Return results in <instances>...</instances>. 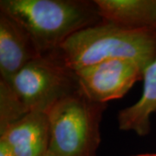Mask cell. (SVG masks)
<instances>
[{"label":"cell","instance_id":"obj_1","mask_svg":"<svg viewBox=\"0 0 156 156\" xmlns=\"http://www.w3.org/2000/svg\"><path fill=\"white\" fill-rule=\"evenodd\" d=\"M79 88L76 73L52 53L30 62L9 79H0V130L29 113L47 112Z\"/></svg>","mask_w":156,"mask_h":156},{"label":"cell","instance_id":"obj_2","mask_svg":"<svg viewBox=\"0 0 156 156\" xmlns=\"http://www.w3.org/2000/svg\"><path fill=\"white\" fill-rule=\"evenodd\" d=\"M51 53L74 72L113 59L147 68L156 56V28L132 30L101 21L73 34Z\"/></svg>","mask_w":156,"mask_h":156},{"label":"cell","instance_id":"obj_3","mask_svg":"<svg viewBox=\"0 0 156 156\" xmlns=\"http://www.w3.org/2000/svg\"><path fill=\"white\" fill-rule=\"evenodd\" d=\"M0 12L19 23L43 56L73 34L101 22L95 1L1 0Z\"/></svg>","mask_w":156,"mask_h":156},{"label":"cell","instance_id":"obj_4","mask_svg":"<svg viewBox=\"0 0 156 156\" xmlns=\"http://www.w3.org/2000/svg\"><path fill=\"white\" fill-rule=\"evenodd\" d=\"M107 104L89 99L80 88L47 110L50 128L49 151L55 156H96L100 124Z\"/></svg>","mask_w":156,"mask_h":156},{"label":"cell","instance_id":"obj_5","mask_svg":"<svg viewBox=\"0 0 156 156\" xmlns=\"http://www.w3.org/2000/svg\"><path fill=\"white\" fill-rule=\"evenodd\" d=\"M146 67L131 59H113L75 71L80 89L89 99L106 104L122 98L143 79Z\"/></svg>","mask_w":156,"mask_h":156},{"label":"cell","instance_id":"obj_6","mask_svg":"<svg viewBox=\"0 0 156 156\" xmlns=\"http://www.w3.org/2000/svg\"><path fill=\"white\" fill-rule=\"evenodd\" d=\"M5 141L16 156H45L50 141L47 112L34 111L0 130Z\"/></svg>","mask_w":156,"mask_h":156},{"label":"cell","instance_id":"obj_7","mask_svg":"<svg viewBox=\"0 0 156 156\" xmlns=\"http://www.w3.org/2000/svg\"><path fill=\"white\" fill-rule=\"evenodd\" d=\"M42 56L22 25L0 12V76L6 80Z\"/></svg>","mask_w":156,"mask_h":156},{"label":"cell","instance_id":"obj_8","mask_svg":"<svg viewBox=\"0 0 156 156\" xmlns=\"http://www.w3.org/2000/svg\"><path fill=\"white\" fill-rule=\"evenodd\" d=\"M101 21L132 30L156 28V0H95Z\"/></svg>","mask_w":156,"mask_h":156},{"label":"cell","instance_id":"obj_9","mask_svg":"<svg viewBox=\"0 0 156 156\" xmlns=\"http://www.w3.org/2000/svg\"><path fill=\"white\" fill-rule=\"evenodd\" d=\"M143 90L139 101L120 111L119 128L123 131H134L140 136L150 132V116L156 111V56L146 68L143 76Z\"/></svg>","mask_w":156,"mask_h":156},{"label":"cell","instance_id":"obj_10","mask_svg":"<svg viewBox=\"0 0 156 156\" xmlns=\"http://www.w3.org/2000/svg\"><path fill=\"white\" fill-rule=\"evenodd\" d=\"M0 156H16L5 141L0 140Z\"/></svg>","mask_w":156,"mask_h":156},{"label":"cell","instance_id":"obj_11","mask_svg":"<svg viewBox=\"0 0 156 156\" xmlns=\"http://www.w3.org/2000/svg\"><path fill=\"white\" fill-rule=\"evenodd\" d=\"M134 156H156V154H137Z\"/></svg>","mask_w":156,"mask_h":156},{"label":"cell","instance_id":"obj_12","mask_svg":"<svg viewBox=\"0 0 156 156\" xmlns=\"http://www.w3.org/2000/svg\"><path fill=\"white\" fill-rule=\"evenodd\" d=\"M45 156H55L51 152H50V151L48 150V152H47V154H46V155Z\"/></svg>","mask_w":156,"mask_h":156}]
</instances>
